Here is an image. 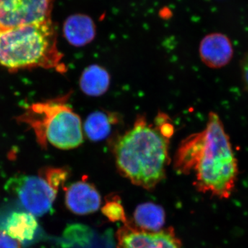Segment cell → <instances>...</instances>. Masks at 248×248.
<instances>
[{"instance_id": "cell-1", "label": "cell", "mask_w": 248, "mask_h": 248, "mask_svg": "<svg viewBox=\"0 0 248 248\" xmlns=\"http://www.w3.org/2000/svg\"><path fill=\"white\" fill-rule=\"evenodd\" d=\"M174 166L178 172L184 174L195 171V186L200 192L220 200L231 197L237 179V161L217 114H210L203 131L182 142Z\"/></svg>"}, {"instance_id": "cell-2", "label": "cell", "mask_w": 248, "mask_h": 248, "mask_svg": "<svg viewBox=\"0 0 248 248\" xmlns=\"http://www.w3.org/2000/svg\"><path fill=\"white\" fill-rule=\"evenodd\" d=\"M173 127L166 115L154 124L143 116L133 128L117 140L113 148L117 169L133 184L148 190L154 188L166 175L169 166L170 139Z\"/></svg>"}, {"instance_id": "cell-3", "label": "cell", "mask_w": 248, "mask_h": 248, "mask_svg": "<svg viewBox=\"0 0 248 248\" xmlns=\"http://www.w3.org/2000/svg\"><path fill=\"white\" fill-rule=\"evenodd\" d=\"M51 21L0 31V66L10 70L38 68L65 71Z\"/></svg>"}, {"instance_id": "cell-4", "label": "cell", "mask_w": 248, "mask_h": 248, "mask_svg": "<svg viewBox=\"0 0 248 248\" xmlns=\"http://www.w3.org/2000/svg\"><path fill=\"white\" fill-rule=\"evenodd\" d=\"M66 97L32 104L18 121L30 127L40 145L62 150L78 148L84 141L79 116L66 104Z\"/></svg>"}, {"instance_id": "cell-5", "label": "cell", "mask_w": 248, "mask_h": 248, "mask_svg": "<svg viewBox=\"0 0 248 248\" xmlns=\"http://www.w3.org/2000/svg\"><path fill=\"white\" fill-rule=\"evenodd\" d=\"M6 187L12 191L23 208L35 217L50 211L58 192L40 174L16 176L8 181Z\"/></svg>"}, {"instance_id": "cell-6", "label": "cell", "mask_w": 248, "mask_h": 248, "mask_svg": "<svg viewBox=\"0 0 248 248\" xmlns=\"http://www.w3.org/2000/svg\"><path fill=\"white\" fill-rule=\"evenodd\" d=\"M55 0H0V31L51 21Z\"/></svg>"}, {"instance_id": "cell-7", "label": "cell", "mask_w": 248, "mask_h": 248, "mask_svg": "<svg viewBox=\"0 0 248 248\" xmlns=\"http://www.w3.org/2000/svg\"><path fill=\"white\" fill-rule=\"evenodd\" d=\"M117 248H182L172 228L149 232L125 223L117 234Z\"/></svg>"}, {"instance_id": "cell-8", "label": "cell", "mask_w": 248, "mask_h": 248, "mask_svg": "<svg viewBox=\"0 0 248 248\" xmlns=\"http://www.w3.org/2000/svg\"><path fill=\"white\" fill-rule=\"evenodd\" d=\"M67 208L78 215L94 213L101 205V197L91 183L80 181L68 186L65 194Z\"/></svg>"}, {"instance_id": "cell-9", "label": "cell", "mask_w": 248, "mask_h": 248, "mask_svg": "<svg viewBox=\"0 0 248 248\" xmlns=\"http://www.w3.org/2000/svg\"><path fill=\"white\" fill-rule=\"evenodd\" d=\"M200 55L202 62L212 68L226 66L233 56L231 40L222 33H211L205 36L200 43Z\"/></svg>"}, {"instance_id": "cell-10", "label": "cell", "mask_w": 248, "mask_h": 248, "mask_svg": "<svg viewBox=\"0 0 248 248\" xmlns=\"http://www.w3.org/2000/svg\"><path fill=\"white\" fill-rule=\"evenodd\" d=\"M63 31L68 43L78 47L89 45L96 35L94 21L85 14L72 15L67 18L63 24Z\"/></svg>"}, {"instance_id": "cell-11", "label": "cell", "mask_w": 248, "mask_h": 248, "mask_svg": "<svg viewBox=\"0 0 248 248\" xmlns=\"http://www.w3.org/2000/svg\"><path fill=\"white\" fill-rule=\"evenodd\" d=\"M38 228V222L32 214L28 212H14L6 218L4 231L22 244L32 241Z\"/></svg>"}, {"instance_id": "cell-12", "label": "cell", "mask_w": 248, "mask_h": 248, "mask_svg": "<svg viewBox=\"0 0 248 248\" xmlns=\"http://www.w3.org/2000/svg\"><path fill=\"white\" fill-rule=\"evenodd\" d=\"M110 77L105 68L99 65H91L85 68L79 79L82 92L91 97H99L109 89Z\"/></svg>"}, {"instance_id": "cell-13", "label": "cell", "mask_w": 248, "mask_h": 248, "mask_svg": "<svg viewBox=\"0 0 248 248\" xmlns=\"http://www.w3.org/2000/svg\"><path fill=\"white\" fill-rule=\"evenodd\" d=\"M166 213L157 204L144 203L137 207L134 219L140 229L149 232L160 231L165 223Z\"/></svg>"}, {"instance_id": "cell-14", "label": "cell", "mask_w": 248, "mask_h": 248, "mask_svg": "<svg viewBox=\"0 0 248 248\" xmlns=\"http://www.w3.org/2000/svg\"><path fill=\"white\" fill-rule=\"evenodd\" d=\"M114 122L113 116H111L110 114L103 111H95L85 121V134L91 141H102L110 135Z\"/></svg>"}, {"instance_id": "cell-15", "label": "cell", "mask_w": 248, "mask_h": 248, "mask_svg": "<svg viewBox=\"0 0 248 248\" xmlns=\"http://www.w3.org/2000/svg\"><path fill=\"white\" fill-rule=\"evenodd\" d=\"M39 174L45 178V180L57 191L60 186L63 185L68 178L66 170L55 168H44L41 170Z\"/></svg>"}, {"instance_id": "cell-16", "label": "cell", "mask_w": 248, "mask_h": 248, "mask_svg": "<svg viewBox=\"0 0 248 248\" xmlns=\"http://www.w3.org/2000/svg\"><path fill=\"white\" fill-rule=\"evenodd\" d=\"M104 215L110 221H126L123 206L120 202L116 200L107 202L102 209Z\"/></svg>"}, {"instance_id": "cell-17", "label": "cell", "mask_w": 248, "mask_h": 248, "mask_svg": "<svg viewBox=\"0 0 248 248\" xmlns=\"http://www.w3.org/2000/svg\"><path fill=\"white\" fill-rule=\"evenodd\" d=\"M0 248H22V244L4 231H0Z\"/></svg>"}, {"instance_id": "cell-18", "label": "cell", "mask_w": 248, "mask_h": 248, "mask_svg": "<svg viewBox=\"0 0 248 248\" xmlns=\"http://www.w3.org/2000/svg\"><path fill=\"white\" fill-rule=\"evenodd\" d=\"M241 73L244 89L248 93V51L241 60Z\"/></svg>"}]
</instances>
